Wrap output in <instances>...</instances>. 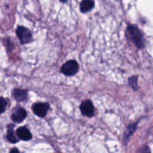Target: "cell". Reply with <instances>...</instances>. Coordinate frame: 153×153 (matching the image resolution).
Instances as JSON below:
<instances>
[{
    "mask_svg": "<svg viewBox=\"0 0 153 153\" xmlns=\"http://www.w3.org/2000/svg\"><path fill=\"white\" fill-rule=\"evenodd\" d=\"M127 33L133 43L138 48H143L144 46V39L141 31L137 27L130 25L127 28Z\"/></svg>",
    "mask_w": 153,
    "mask_h": 153,
    "instance_id": "cell-1",
    "label": "cell"
},
{
    "mask_svg": "<svg viewBox=\"0 0 153 153\" xmlns=\"http://www.w3.org/2000/svg\"><path fill=\"white\" fill-rule=\"evenodd\" d=\"M79 64L76 61H69L61 67V72L66 76H73L79 71Z\"/></svg>",
    "mask_w": 153,
    "mask_h": 153,
    "instance_id": "cell-2",
    "label": "cell"
},
{
    "mask_svg": "<svg viewBox=\"0 0 153 153\" xmlns=\"http://www.w3.org/2000/svg\"><path fill=\"white\" fill-rule=\"evenodd\" d=\"M16 35L22 43H28L31 40V31L23 26H19L16 28Z\"/></svg>",
    "mask_w": 153,
    "mask_h": 153,
    "instance_id": "cell-3",
    "label": "cell"
},
{
    "mask_svg": "<svg viewBox=\"0 0 153 153\" xmlns=\"http://www.w3.org/2000/svg\"><path fill=\"white\" fill-rule=\"evenodd\" d=\"M49 105L48 103H36L33 105L32 110L33 112L37 116L40 117H43L46 116V113H47L48 110H49Z\"/></svg>",
    "mask_w": 153,
    "mask_h": 153,
    "instance_id": "cell-4",
    "label": "cell"
},
{
    "mask_svg": "<svg viewBox=\"0 0 153 153\" xmlns=\"http://www.w3.org/2000/svg\"><path fill=\"white\" fill-rule=\"evenodd\" d=\"M81 111L82 114L87 117H92L94 114V105L90 100L83 102L80 106Z\"/></svg>",
    "mask_w": 153,
    "mask_h": 153,
    "instance_id": "cell-5",
    "label": "cell"
},
{
    "mask_svg": "<svg viewBox=\"0 0 153 153\" xmlns=\"http://www.w3.org/2000/svg\"><path fill=\"white\" fill-rule=\"evenodd\" d=\"M27 114L24 108L20 107L16 108L13 109V114H12V119L16 123H21L26 117Z\"/></svg>",
    "mask_w": 153,
    "mask_h": 153,
    "instance_id": "cell-6",
    "label": "cell"
},
{
    "mask_svg": "<svg viewBox=\"0 0 153 153\" xmlns=\"http://www.w3.org/2000/svg\"><path fill=\"white\" fill-rule=\"evenodd\" d=\"M16 134L18 137L20 138L21 140H29L31 139V134L28 128L25 127H20L16 130Z\"/></svg>",
    "mask_w": 153,
    "mask_h": 153,
    "instance_id": "cell-7",
    "label": "cell"
},
{
    "mask_svg": "<svg viewBox=\"0 0 153 153\" xmlns=\"http://www.w3.org/2000/svg\"><path fill=\"white\" fill-rule=\"evenodd\" d=\"M27 96H28V92L25 90L15 89L13 91V97L16 101H24L27 99Z\"/></svg>",
    "mask_w": 153,
    "mask_h": 153,
    "instance_id": "cell-8",
    "label": "cell"
},
{
    "mask_svg": "<svg viewBox=\"0 0 153 153\" xmlns=\"http://www.w3.org/2000/svg\"><path fill=\"white\" fill-rule=\"evenodd\" d=\"M94 1L91 0H85L80 4V10L82 13H86L94 8Z\"/></svg>",
    "mask_w": 153,
    "mask_h": 153,
    "instance_id": "cell-9",
    "label": "cell"
},
{
    "mask_svg": "<svg viewBox=\"0 0 153 153\" xmlns=\"http://www.w3.org/2000/svg\"><path fill=\"white\" fill-rule=\"evenodd\" d=\"M7 140L10 143H15L18 141L17 137L15 134L14 131H13V125L10 124L7 127Z\"/></svg>",
    "mask_w": 153,
    "mask_h": 153,
    "instance_id": "cell-10",
    "label": "cell"
},
{
    "mask_svg": "<svg viewBox=\"0 0 153 153\" xmlns=\"http://www.w3.org/2000/svg\"><path fill=\"white\" fill-rule=\"evenodd\" d=\"M128 82H129L130 85H131V86L132 87L134 90L137 89V76H133V77L130 78L129 80H128Z\"/></svg>",
    "mask_w": 153,
    "mask_h": 153,
    "instance_id": "cell-11",
    "label": "cell"
},
{
    "mask_svg": "<svg viewBox=\"0 0 153 153\" xmlns=\"http://www.w3.org/2000/svg\"><path fill=\"white\" fill-rule=\"evenodd\" d=\"M7 107V101L2 97H0V114L3 113Z\"/></svg>",
    "mask_w": 153,
    "mask_h": 153,
    "instance_id": "cell-12",
    "label": "cell"
},
{
    "mask_svg": "<svg viewBox=\"0 0 153 153\" xmlns=\"http://www.w3.org/2000/svg\"><path fill=\"white\" fill-rule=\"evenodd\" d=\"M136 125H137V124H134V125H130V126L128 127V133H127V134H126V138H128V137H129L130 135H131V134H132L133 132H134V131H135V129H136Z\"/></svg>",
    "mask_w": 153,
    "mask_h": 153,
    "instance_id": "cell-13",
    "label": "cell"
},
{
    "mask_svg": "<svg viewBox=\"0 0 153 153\" xmlns=\"http://www.w3.org/2000/svg\"><path fill=\"white\" fill-rule=\"evenodd\" d=\"M10 153H19V152L17 149H16V148H13V149H12L11 150H10Z\"/></svg>",
    "mask_w": 153,
    "mask_h": 153,
    "instance_id": "cell-14",
    "label": "cell"
}]
</instances>
